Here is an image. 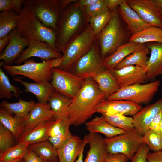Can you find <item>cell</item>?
Instances as JSON below:
<instances>
[{
  "label": "cell",
  "instance_id": "1",
  "mask_svg": "<svg viewBox=\"0 0 162 162\" xmlns=\"http://www.w3.org/2000/svg\"><path fill=\"white\" fill-rule=\"evenodd\" d=\"M106 98L92 78L85 80L79 92L73 99L67 112L71 125L78 126L86 122Z\"/></svg>",
  "mask_w": 162,
  "mask_h": 162
},
{
  "label": "cell",
  "instance_id": "2",
  "mask_svg": "<svg viewBox=\"0 0 162 162\" xmlns=\"http://www.w3.org/2000/svg\"><path fill=\"white\" fill-rule=\"evenodd\" d=\"M86 21L85 8L81 6L77 1L63 10L57 25L56 45L58 52L64 53L69 43Z\"/></svg>",
  "mask_w": 162,
  "mask_h": 162
},
{
  "label": "cell",
  "instance_id": "3",
  "mask_svg": "<svg viewBox=\"0 0 162 162\" xmlns=\"http://www.w3.org/2000/svg\"><path fill=\"white\" fill-rule=\"evenodd\" d=\"M16 28L23 37L46 42L57 50L56 32L44 25L25 6L19 14Z\"/></svg>",
  "mask_w": 162,
  "mask_h": 162
},
{
  "label": "cell",
  "instance_id": "4",
  "mask_svg": "<svg viewBox=\"0 0 162 162\" xmlns=\"http://www.w3.org/2000/svg\"><path fill=\"white\" fill-rule=\"evenodd\" d=\"M122 20L118 8L112 11L110 19L99 35L101 57L103 59L127 42L128 34Z\"/></svg>",
  "mask_w": 162,
  "mask_h": 162
},
{
  "label": "cell",
  "instance_id": "5",
  "mask_svg": "<svg viewBox=\"0 0 162 162\" xmlns=\"http://www.w3.org/2000/svg\"><path fill=\"white\" fill-rule=\"evenodd\" d=\"M96 37L89 24L69 43L63 53L62 62L58 68L70 70L76 62L90 49Z\"/></svg>",
  "mask_w": 162,
  "mask_h": 162
},
{
  "label": "cell",
  "instance_id": "6",
  "mask_svg": "<svg viewBox=\"0 0 162 162\" xmlns=\"http://www.w3.org/2000/svg\"><path fill=\"white\" fill-rule=\"evenodd\" d=\"M26 7L44 25L56 32L63 9L59 0H25Z\"/></svg>",
  "mask_w": 162,
  "mask_h": 162
},
{
  "label": "cell",
  "instance_id": "7",
  "mask_svg": "<svg viewBox=\"0 0 162 162\" xmlns=\"http://www.w3.org/2000/svg\"><path fill=\"white\" fill-rule=\"evenodd\" d=\"M52 59L37 63L33 59H28L22 65L4 64L2 67L7 73L11 75H22L36 82H49L52 80V75L50 66Z\"/></svg>",
  "mask_w": 162,
  "mask_h": 162
},
{
  "label": "cell",
  "instance_id": "8",
  "mask_svg": "<svg viewBox=\"0 0 162 162\" xmlns=\"http://www.w3.org/2000/svg\"><path fill=\"white\" fill-rule=\"evenodd\" d=\"M160 85V81L156 80L148 83L137 84L123 87L106 99L131 101L139 104H146L153 99Z\"/></svg>",
  "mask_w": 162,
  "mask_h": 162
},
{
  "label": "cell",
  "instance_id": "9",
  "mask_svg": "<svg viewBox=\"0 0 162 162\" xmlns=\"http://www.w3.org/2000/svg\"><path fill=\"white\" fill-rule=\"evenodd\" d=\"M104 140L108 152L123 154L131 160L144 143L143 135L135 129Z\"/></svg>",
  "mask_w": 162,
  "mask_h": 162
},
{
  "label": "cell",
  "instance_id": "10",
  "mask_svg": "<svg viewBox=\"0 0 162 162\" xmlns=\"http://www.w3.org/2000/svg\"><path fill=\"white\" fill-rule=\"evenodd\" d=\"M107 70L100 56L96 39L89 51L76 62L70 71L86 79L93 78Z\"/></svg>",
  "mask_w": 162,
  "mask_h": 162
},
{
  "label": "cell",
  "instance_id": "11",
  "mask_svg": "<svg viewBox=\"0 0 162 162\" xmlns=\"http://www.w3.org/2000/svg\"><path fill=\"white\" fill-rule=\"evenodd\" d=\"M52 70L51 84L54 89L73 99L82 87L85 79L76 75L70 70L58 68Z\"/></svg>",
  "mask_w": 162,
  "mask_h": 162
},
{
  "label": "cell",
  "instance_id": "12",
  "mask_svg": "<svg viewBox=\"0 0 162 162\" xmlns=\"http://www.w3.org/2000/svg\"><path fill=\"white\" fill-rule=\"evenodd\" d=\"M61 52L54 49L48 43L35 40H29V44L14 63L20 65L31 57H38L46 62L62 56Z\"/></svg>",
  "mask_w": 162,
  "mask_h": 162
},
{
  "label": "cell",
  "instance_id": "13",
  "mask_svg": "<svg viewBox=\"0 0 162 162\" xmlns=\"http://www.w3.org/2000/svg\"><path fill=\"white\" fill-rule=\"evenodd\" d=\"M109 70L116 79L120 88L143 84L147 80L146 69L138 66L128 65Z\"/></svg>",
  "mask_w": 162,
  "mask_h": 162
},
{
  "label": "cell",
  "instance_id": "14",
  "mask_svg": "<svg viewBox=\"0 0 162 162\" xmlns=\"http://www.w3.org/2000/svg\"><path fill=\"white\" fill-rule=\"evenodd\" d=\"M10 40L4 50L0 53V60L4 64L12 65L28 46L29 40L23 37L16 27L11 31Z\"/></svg>",
  "mask_w": 162,
  "mask_h": 162
},
{
  "label": "cell",
  "instance_id": "15",
  "mask_svg": "<svg viewBox=\"0 0 162 162\" xmlns=\"http://www.w3.org/2000/svg\"><path fill=\"white\" fill-rule=\"evenodd\" d=\"M146 22L162 28V15L151 0H126Z\"/></svg>",
  "mask_w": 162,
  "mask_h": 162
},
{
  "label": "cell",
  "instance_id": "16",
  "mask_svg": "<svg viewBox=\"0 0 162 162\" xmlns=\"http://www.w3.org/2000/svg\"><path fill=\"white\" fill-rule=\"evenodd\" d=\"M142 108L140 104L131 101L106 99L98 106L97 112L102 115L118 113L133 116Z\"/></svg>",
  "mask_w": 162,
  "mask_h": 162
},
{
  "label": "cell",
  "instance_id": "17",
  "mask_svg": "<svg viewBox=\"0 0 162 162\" xmlns=\"http://www.w3.org/2000/svg\"><path fill=\"white\" fill-rule=\"evenodd\" d=\"M53 115L48 103H35L28 115L26 117L24 130L18 141L40 124L53 118Z\"/></svg>",
  "mask_w": 162,
  "mask_h": 162
},
{
  "label": "cell",
  "instance_id": "18",
  "mask_svg": "<svg viewBox=\"0 0 162 162\" xmlns=\"http://www.w3.org/2000/svg\"><path fill=\"white\" fill-rule=\"evenodd\" d=\"M162 111V98L142 108L133 116V123L135 129L143 135L149 129V125L155 116Z\"/></svg>",
  "mask_w": 162,
  "mask_h": 162
},
{
  "label": "cell",
  "instance_id": "19",
  "mask_svg": "<svg viewBox=\"0 0 162 162\" xmlns=\"http://www.w3.org/2000/svg\"><path fill=\"white\" fill-rule=\"evenodd\" d=\"M118 9L122 19L125 23L128 29L132 34L140 32L151 26L141 18L126 0H123Z\"/></svg>",
  "mask_w": 162,
  "mask_h": 162
},
{
  "label": "cell",
  "instance_id": "20",
  "mask_svg": "<svg viewBox=\"0 0 162 162\" xmlns=\"http://www.w3.org/2000/svg\"><path fill=\"white\" fill-rule=\"evenodd\" d=\"M87 143L85 136L82 140L78 136L72 135L64 145L57 149L59 162H75Z\"/></svg>",
  "mask_w": 162,
  "mask_h": 162
},
{
  "label": "cell",
  "instance_id": "21",
  "mask_svg": "<svg viewBox=\"0 0 162 162\" xmlns=\"http://www.w3.org/2000/svg\"><path fill=\"white\" fill-rule=\"evenodd\" d=\"M85 137L89 149L84 162H103L108 153L104 138L98 133H90Z\"/></svg>",
  "mask_w": 162,
  "mask_h": 162
},
{
  "label": "cell",
  "instance_id": "22",
  "mask_svg": "<svg viewBox=\"0 0 162 162\" xmlns=\"http://www.w3.org/2000/svg\"><path fill=\"white\" fill-rule=\"evenodd\" d=\"M150 50L147 66V79L162 75V44L153 42L146 45Z\"/></svg>",
  "mask_w": 162,
  "mask_h": 162
},
{
  "label": "cell",
  "instance_id": "23",
  "mask_svg": "<svg viewBox=\"0 0 162 162\" xmlns=\"http://www.w3.org/2000/svg\"><path fill=\"white\" fill-rule=\"evenodd\" d=\"M86 129L90 133H101L110 138L127 131L113 126L103 116H97L86 123Z\"/></svg>",
  "mask_w": 162,
  "mask_h": 162
},
{
  "label": "cell",
  "instance_id": "24",
  "mask_svg": "<svg viewBox=\"0 0 162 162\" xmlns=\"http://www.w3.org/2000/svg\"><path fill=\"white\" fill-rule=\"evenodd\" d=\"M13 80L21 83L24 86L25 90L21 91V92H27L33 94L40 103L47 104L54 90L51 83L49 82L30 83L16 77H14Z\"/></svg>",
  "mask_w": 162,
  "mask_h": 162
},
{
  "label": "cell",
  "instance_id": "25",
  "mask_svg": "<svg viewBox=\"0 0 162 162\" xmlns=\"http://www.w3.org/2000/svg\"><path fill=\"white\" fill-rule=\"evenodd\" d=\"M140 44L128 41L120 46L112 54L103 59L106 68L109 70L115 69L125 58L134 52Z\"/></svg>",
  "mask_w": 162,
  "mask_h": 162
},
{
  "label": "cell",
  "instance_id": "26",
  "mask_svg": "<svg viewBox=\"0 0 162 162\" xmlns=\"http://www.w3.org/2000/svg\"><path fill=\"white\" fill-rule=\"evenodd\" d=\"M0 123L12 133L18 143L24 130L26 117L21 118L15 115L13 116L0 107Z\"/></svg>",
  "mask_w": 162,
  "mask_h": 162
},
{
  "label": "cell",
  "instance_id": "27",
  "mask_svg": "<svg viewBox=\"0 0 162 162\" xmlns=\"http://www.w3.org/2000/svg\"><path fill=\"white\" fill-rule=\"evenodd\" d=\"M72 100V98L54 90L49 100L48 103L53 112L55 121L67 117V110Z\"/></svg>",
  "mask_w": 162,
  "mask_h": 162
},
{
  "label": "cell",
  "instance_id": "28",
  "mask_svg": "<svg viewBox=\"0 0 162 162\" xmlns=\"http://www.w3.org/2000/svg\"><path fill=\"white\" fill-rule=\"evenodd\" d=\"M150 52V49L145 44H141L134 52L125 58L115 69L128 65L136 66L146 68L148 60V55Z\"/></svg>",
  "mask_w": 162,
  "mask_h": 162
},
{
  "label": "cell",
  "instance_id": "29",
  "mask_svg": "<svg viewBox=\"0 0 162 162\" xmlns=\"http://www.w3.org/2000/svg\"><path fill=\"white\" fill-rule=\"evenodd\" d=\"M93 79L106 98L120 88L116 79L108 70L97 75Z\"/></svg>",
  "mask_w": 162,
  "mask_h": 162
},
{
  "label": "cell",
  "instance_id": "30",
  "mask_svg": "<svg viewBox=\"0 0 162 162\" xmlns=\"http://www.w3.org/2000/svg\"><path fill=\"white\" fill-rule=\"evenodd\" d=\"M129 41L140 44L151 42L162 44V28L151 26L140 32L131 34Z\"/></svg>",
  "mask_w": 162,
  "mask_h": 162
},
{
  "label": "cell",
  "instance_id": "31",
  "mask_svg": "<svg viewBox=\"0 0 162 162\" xmlns=\"http://www.w3.org/2000/svg\"><path fill=\"white\" fill-rule=\"evenodd\" d=\"M54 121L53 118L40 124L19 141L18 143L24 141L30 145L48 140V131Z\"/></svg>",
  "mask_w": 162,
  "mask_h": 162
},
{
  "label": "cell",
  "instance_id": "32",
  "mask_svg": "<svg viewBox=\"0 0 162 162\" xmlns=\"http://www.w3.org/2000/svg\"><path fill=\"white\" fill-rule=\"evenodd\" d=\"M28 148L47 162H59L57 149L48 140L30 144Z\"/></svg>",
  "mask_w": 162,
  "mask_h": 162
},
{
  "label": "cell",
  "instance_id": "33",
  "mask_svg": "<svg viewBox=\"0 0 162 162\" xmlns=\"http://www.w3.org/2000/svg\"><path fill=\"white\" fill-rule=\"evenodd\" d=\"M35 103L33 100L26 101L21 99L18 102L13 103L8 102L5 100L1 103L0 106L11 115L14 113L18 117L25 118L28 115Z\"/></svg>",
  "mask_w": 162,
  "mask_h": 162
},
{
  "label": "cell",
  "instance_id": "34",
  "mask_svg": "<svg viewBox=\"0 0 162 162\" xmlns=\"http://www.w3.org/2000/svg\"><path fill=\"white\" fill-rule=\"evenodd\" d=\"M19 15L14 9L4 10L0 13V39L6 37L15 28Z\"/></svg>",
  "mask_w": 162,
  "mask_h": 162
},
{
  "label": "cell",
  "instance_id": "35",
  "mask_svg": "<svg viewBox=\"0 0 162 162\" xmlns=\"http://www.w3.org/2000/svg\"><path fill=\"white\" fill-rule=\"evenodd\" d=\"M102 116L105 120L113 126L127 132L134 130L135 128L133 123V117L116 113L104 114Z\"/></svg>",
  "mask_w": 162,
  "mask_h": 162
},
{
  "label": "cell",
  "instance_id": "36",
  "mask_svg": "<svg viewBox=\"0 0 162 162\" xmlns=\"http://www.w3.org/2000/svg\"><path fill=\"white\" fill-rule=\"evenodd\" d=\"M21 93L16 86L12 85L9 78L5 74L3 69L0 68V98L10 99L12 95L19 98Z\"/></svg>",
  "mask_w": 162,
  "mask_h": 162
},
{
  "label": "cell",
  "instance_id": "37",
  "mask_svg": "<svg viewBox=\"0 0 162 162\" xmlns=\"http://www.w3.org/2000/svg\"><path fill=\"white\" fill-rule=\"evenodd\" d=\"M29 145L28 143L22 141L0 153V162H10L19 157L23 158Z\"/></svg>",
  "mask_w": 162,
  "mask_h": 162
},
{
  "label": "cell",
  "instance_id": "38",
  "mask_svg": "<svg viewBox=\"0 0 162 162\" xmlns=\"http://www.w3.org/2000/svg\"><path fill=\"white\" fill-rule=\"evenodd\" d=\"M112 15V12L109 11L96 16L90 18L88 22L91 26L94 34L99 36L106 26Z\"/></svg>",
  "mask_w": 162,
  "mask_h": 162
},
{
  "label": "cell",
  "instance_id": "39",
  "mask_svg": "<svg viewBox=\"0 0 162 162\" xmlns=\"http://www.w3.org/2000/svg\"><path fill=\"white\" fill-rule=\"evenodd\" d=\"M17 143L12 133L0 123V153L4 152Z\"/></svg>",
  "mask_w": 162,
  "mask_h": 162
},
{
  "label": "cell",
  "instance_id": "40",
  "mask_svg": "<svg viewBox=\"0 0 162 162\" xmlns=\"http://www.w3.org/2000/svg\"><path fill=\"white\" fill-rule=\"evenodd\" d=\"M143 142L153 152L162 150L160 134L156 133L149 129L143 135Z\"/></svg>",
  "mask_w": 162,
  "mask_h": 162
},
{
  "label": "cell",
  "instance_id": "41",
  "mask_svg": "<svg viewBox=\"0 0 162 162\" xmlns=\"http://www.w3.org/2000/svg\"><path fill=\"white\" fill-rule=\"evenodd\" d=\"M71 125L68 117L54 121L48 132L49 138L56 136L69 129Z\"/></svg>",
  "mask_w": 162,
  "mask_h": 162
},
{
  "label": "cell",
  "instance_id": "42",
  "mask_svg": "<svg viewBox=\"0 0 162 162\" xmlns=\"http://www.w3.org/2000/svg\"><path fill=\"white\" fill-rule=\"evenodd\" d=\"M85 8L88 19L105 13L109 11L105 0H100L93 4Z\"/></svg>",
  "mask_w": 162,
  "mask_h": 162
},
{
  "label": "cell",
  "instance_id": "43",
  "mask_svg": "<svg viewBox=\"0 0 162 162\" xmlns=\"http://www.w3.org/2000/svg\"><path fill=\"white\" fill-rule=\"evenodd\" d=\"M24 3L25 0H0V11L14 9L19 15Z\"/></svg>",
  "mask_w": 162,
  "mask_h": 162
},
{
  "label": "cell",
  "instance_id": "44",
  "mask_svg": "<svg viewBox=\"0 0 162 162\" xmlns=\"http://www.w3.org/2000/svg\"><path fill=\"white\" fill-rule=\"evenodd\" d=\"M72 135L68 129L56 136L49 137L48 140L57 149L64 145Z\"/></svg>",
  "mask_w": 162,
  "mask_h": 162
},
{
  "label": "cell",
  "instance_id": "45",
  "mask_svg": "<svg viewBox=\"0 0 162 162\" xmlns=\"http://www.w3.org/2000/svg\"><path fill=\"white\" fill-rule=\"evenodd\" d=\"M149 150L148 146L143 143L134 156L131 162H148L147 156Z\"/></svg>",
  "mask_w": 162,
  "mask_h": 162
},
{
  "label": "cell",
  "instance_id": "46",
  "mask_svg": "<svg viewBox=\"0 0 162 162\" xmlns=\"http://www.w3.org/2000/svg\"><path fill=\"white\" fill-rule=\"evenodd\" d=\"M128 158L121 153H111L108 152L103 162H127Z\"/></svg>",
  "mask_w": 162,
  "mask_h": 162
},
{
  "label": "cell",
  "instance_id": "47",
  "mask_svg": "<svg viewBox=\"0 0 162 162\" xmlns=\"http://www.w3.org/2000/svg\"><path fill=\"white\" fill-rule=\"evenodd\" d=\"M162 117V111L158 113L149 125V128L158 134H160V125Z\"/></svg>",
  "mask_w": 162,
  "mask_h": 162
},
{
  "label": "cell",
  "instance_id": "48",
  "mask_svg": "<svg viewBox=\"0 0 162 162\" xmlns=\"http://www.w3.org/2000/svg\"><path fill=\"white\" fill-rule=\"evenodd\" d=\"M23 159L26 162H44V160L34 151L28 148Z\"/></svg>",
  "mask_w": 162,
  "mask_h": 162
},
{
  "label": "cell",
  "instance_id": "49",
  "mask_svg": "<svg viewBox=\"0 0 162 162\" xmlns=\"http://www.w3.org/2000/svg\"><path fill=\"white\" fill-rule=\"evenodd\" d=\"M147 160L148 162H162V150L149 152Z\"/></svg>",
  "mask_w": 162,
  "mask_h": 162
},
{
  "label": "cell",
  "instance_id": "50",
  "mask_svg": "<svg viewBox=\"0 0 162 162\" xmlns=\"http://www.w3.org/2000/svg\"><path fill=\"white\" fill-rule=\"evenodd\" d=\"M123 0H105L109 9L115 10L121 4Z\"/></svg>",
  "mask_w": 162,
  "mask_h": 162
},
{
  "label": "cell",
  "instance_id": "51",
  "mask_svg": "<svg viewBox=\"0 0 162 162\" xmlns=\"http://www.w3.org/2000/svg\"><path fill=\"white\" fill-rule=\"evenodd\" d=\"M11 38V36L9 34L3 38L0 39V52L1 53L4 50V48L9 43Z\"/></svg>",
  "mask_w": 162,
  "mask_h": 162
},
{
  "label": "cell",
  "instance_id": "52",
  "mask_svg": "<svg viewBox=\"0 0 162 162\" xmlns=\"http://www.w3.org/2000/svg\"><path fill=\"white\" fill-rule=\"evenodd\" d=\"M100 0H80L77 1L81 7H86L98 2Z\"/></svg>",
  "mask_w": 162,
  "mask_h": 162
},
{
  "label": "cell",
  "instance_id": "53",
  "mask_svg": "<svg viewBox=\"0 0 162 162\" xmlns=\"http://www.w3.org/2000/svg\"><path fill=\"white\" fill-rule=\"evenodd\" d=\"M62 60V56L54 58L52 60L50 66L52 68H58L61 65Z\"/></svg>",
  "mask_w": 162,
  "mask_h": 162
},
{
  "label": "cell",
  "instance_id": "54",
  "mask_svg": "<svg viewBox=\"0 0 162 162\" xmlns=\"http://www.w3.org/2000/svg\"><path fill=\"white\" fill-rule=\"evenodd\" d=\"M154 5L160 10H162V0H151Z\"/></svg>",
  "mask_w": 162,
  "mask_h": 162
},
{
  "label": "cell",
  "instance_id": "55",
  "mask_svg": "<svg viewBox=\"0 0 162 162\" xmlns=\"http://www.w3.org/2000/svg\"><path fill=\"white\" fill-rule=\"evenodd\" d=\"M85 147H84L82 149L81 152L78 156L77 160L75 162H83V152L84 150Z\"/></svg>",
  "mask_w": 162,
  "mask_h": 162
},
{
  "label": "cell",
  "instance_id": "56",
  "mask_svg": "<svg viewBox=\"0 0 162 162\" xmlns=\"http://www.w3.org/2000/svg\"><path fill=\"white\" fill-rule=\"evenodd\" d=\"M23 158H18L13 160V161H11L10 162H18L21 160Z\"/></svg>",
  "mask_w": 162,
  "mask_h": 162
},
{
  "label": "cell",
  "instance_id": "57",
  "mask_svg": "<svg viewBox=\"0 0 162 162\" xmlns=\"http://www.w3.org/2000/svg\"><path fill=\"white\" fill-rule=\"evenodd\" d=\"M160 134H162V117L160 121Z\"/></svg>",
  "mask_w": 162,
  "mask_h": 162
},
{
  "label": "cell",
  "instance_id": "58",
  "mask_svg": "<svg viewBox=\"0 0 162 162\" xmlns=\"http://www.w3.org/2000/svg\"><path fill=\"white\" fill-rule=\"evenodd\" d=\"M161 149L162 150V134H161Z\"/></svg>",
  "mask_w": 162,
  "mask_h": 162
},
{
  "label": "cell",
  "instance_id": "59",
  "mask_svg": "<svg viewBox=\"0 0 162 162\" xmlns=\"http://www.w3.org/2000/svg\"><path fill=\"white\" fill-rule=\"evenodd\" d=\"M22 162H26L23 159L22 160Z\"/></svg>",
  "mask_w": 162,
  "mask_h": 162
},
{
  "label": "cell",
  "instance_id": "60",
  "mask_svg": "<svg viewBox=\"0 0 162 162\" xmlns=\"http://www.w3.org/2000/svg\"><path fill=\"white\" fill-rule=\"evenodd\" d=\"M22 159L20 161H19V162H22Z\"/></svg>",
  "mask_w": 162,
  "mask_h": 162
},
{
  "label": "cell",
  "instance_id": "61",
  "mask_svg": "<svg viewBox=\"0 0 162 162\" xmlns=\"http://www.w3.org/2000/svg\"><path fill=\"white\" fill-rule=\"evenodd\" d=\"M160 11L162 15V10H160Z\"/></svg>",
  "mask_w": 162,
  "mask_h": 162
},
{
  "label": "cell",
  "instance_id": "62",
  "mask_svg": "<svg viewBox=\"0 0 162 162\" xmlns=\"http://www.w3.org/2000/svg\"><path fill=\"white\" fill-rule=\"evenodd\" d=\"M44 162H46V161H44Z\"/></svg>",
  "mask_w": 162,
  "mask_h": 162
}]
</instances>
